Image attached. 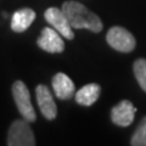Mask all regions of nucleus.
<instances>
[{
  "label": "nucleus",
  "mask_w": 146,
  "mask_h": 146,
  "mask_svg": "<svg viewBox=\"0 0 146 146\" xmlns=\"http://www.w3.org/2000/svg\"><path fill=\"white\" fill-rule=\"evenodd\" d=\"M9 146H34L35 138L28 122L26 119H17L11 124L7 134Z\"/></svg>",
  "instance_id": "3"
},
{
  "label": "nucleus",
  "mask_w": 146,
  "mask_h": 146,
  "mask_svg": "<svg viewBox=\"0 0 146 146\" xmlns=\"http://www.w3.org/2000/svg\"><path fill=\"white\" fill-rule=\"evenodd\" d=\"M62 11L66 15L72 28H86L94 33L102 31V22L96 13L90 11L83 4L77 1H66L62 5Z\"/></svg>",
  "instance_id": "1"
},
{
  "label": "nucleus",
  "mask_w": 146,
  "mask_h": 146,
  "mask_svg": "<svg viewBox=\"0 0 146 146\" xmlns=\"http://www.w3.org/2000/svg\"><path fill=\"white\" fill-rule=\"evenodd\" d=\"M35 20V12L32 9L25 7L16 11L12 15L11 20V29L16 33H22L27 31Z\"/></svg>",
  "instance_id": "10"
},
{
  "label": "nucleus",
  "mask_w": 146,
  "mask_h": 146,
  "mask_svg": "<svg viewBox=\"0 0 146 146\" xmlns=\"http://www.w3.org/2000/svg\"><path fill=\"white\" fill-rule=\"evenodd\" d=\"M135 78L140 84L141 89L146 93V60L145 58H139L134 62L133 66Z\"/></svg>",
  "instance_id": "12"
},
{
  "label": "nucleus",
  "mask_w": 146,
  "mask_h": 146,
  "mask_svg": "<svg viewBox=\"0 0 146 146\" xmlns=\"http://www.w3.org/2000/svg\"><path fill=\"white\" fill-rule=\"evenodd\" d=\"M100 93H101V86L99 84H86L77 91L76 101L83 106H91L94 102H96V100L100 96Z\"/></svg>",
  "instance_id": "11"
},
{
  "label": "nucleus",
  "mask_w": 146,
  "mask_h": 146,
  "mask_svg": "<svg viewBox=\"0 0 146 146\" xmlns=\"http://www.w3.org/2000/svg\"><path fill=\"white\" fill-rule=\"evenodd\" d=\"M136 108L129 100H123L116 105L111 111V119L115 124L119 127H128L134 121Z\"/></svg>",
  "instance_id": "8"
},
{
  "label": "nucleus",
  "mask_w": 146,
  "mask_h": 146,
  "mask_svg": "<svg viewBox=\"0 0 146 146\" xmlns=\"http://www.w3.org/2000/svg\"><path fill=\"white\" fill-rule=\"evenodd\" d=\"M12 95L13 100L16 102V106L18 108V112L21 113V116L23 117L28 123L35 121V111L34 107L31 102V94L26 84L21 80H16L12 85Z\"/></svg>",
  "instance_id": "2"
},
{
  "label": "nucleus",
  "mask_w": 146,
  "mask_h": 146,
  "mask_svg": "<svg viewBox=\"0 0 146 146\" xmlns=\"http://www.w3.org/2000/svg\"><path fill=\"white\" fill-rule=\"evenodd\" d=\"M36 93V101H38L39 108L42 111L43 116L48 121H52L57 116V107L54 101V98L46 85L39 84L35 88Z\"/></svg>",
  "instance_id": "7"
},
{
  "label": "nucleus",
  "mask_w": 146,
  "mask_h": 146,
  "mask_svg": "<svg viewBox=\"0 0 146 146\" xmlns=\"http://www.w3.org/2000/svg\"><path fill=\"white\" fill-rule=\"evenodd\" d=\"M130 144L133 146H146V117L141 119L139 127L131 136Z\"/></svg>",
  "instance_id": "13"
},
{
  "label": "nucleus",
  "mask_w": 146,
  "mask_h": 146,
  "mask_svg": "<svg viewBox=\"0 0 146 146\" xmlns=\"http://www.w3.org/2000/svg\"><path fill=\"white\" fill-rule=\"evenodd\" d=\"M44 17L48 21V23L51 25L62 36H65V38L70 40L74 38V33L72 31V27L70 25V22H68L66 15L63 13L62 9L60 10L57 7H49L45 11Z\"/></svg>",
  "instance_id": "5"
},
{
  "label": "nucleus",
  "mask_w": 146,
  "mask_h": 146,
  "mask_svg": "<svg viewBox=\"0 0 146 146\" xmlns=\"http://www.w3.org/2000/svg\"><path fill=\"white\" fill-rule=\"evenodd\" d=\"M106 40L110 46L119 52H130L135 48V38L129 31H127L123 27H112L107 32Z\"/></svg>",
  "instance_id": "4"
},
{
  "label": "nucleus",
  "mask_w": 146,
  "mask_h": 146,
  "mask_svg": "<svg viewBox=\"0 0 146 146\" xmlns=\"http://www.w3.org/2000/svg\"><path fill=\"white\" fill-rule=\"evenodd\" d=\"M52 89L55 95L60 100H68L76 91L72 79L65 73H57L52 78Z\"/></svg>",
  "instance_id": "9"
},
{
  "label": "nucleus",
  "mask_w": 146,
  "mask_h": 146,
  "mask_svg": "<svg viewBox=\"0 0 146 146\" xmlns=\"http://www.w3.org/2000/svg\"><path fill=\"white\" fill-rule=\"evenodd\" d=\"M36 44L44 51L51 54H58L65 50V43L61 38V34L55 28H50V27H45L42 31Z\"/></svg>",
  "instance_id": "6"
}]
</instances>
